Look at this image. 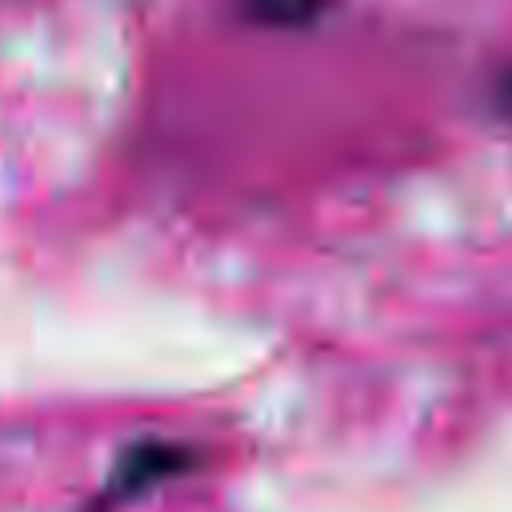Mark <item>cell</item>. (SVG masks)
I'll return each instance as SVG.
<instances>
[{
    "mask_svg": "<svg viewBox=\"0 0 512 512\" xmlns=\"http://www.w3.org/2000/svg\"><path fill=\"white\" fill-rule=\"evenodd\" d=\"M180 468H188V452L184 448H176V444H140V448H132L120 460L116 492L120 496L124 492H136V488H144V484H152L160 476H172Z\"/></svg>",
    "mask_w": 512,
    "mask_h": 512,
    "instance_id": "1",
    "label": "cell"
},
{
    "mask_svg": "<svg viewBox=\"0 0 512 512\" xmlns=\"http://www.w3.org/2000/svg\"><path fill=\"white\" fill-rule=\"evenodd\" d=\"M332 0H236V8L244 12V20L260 24V28H276V32H296V28H312L324 8Z\"/></svg>",
    "mask_w": 512,
    "mask_h": 512,
    "instance_id": "2",
    "label": "cell"
},
{
    "mask_svg": "<svg viewBox=\"0 0 512 512\" xmlns=\"http://www.w3.org/2000/svg\"><path fill=\"white\" fill-rule=\"evenodd\" d=\"M492 100H496V108L512 120V64L500 68V76H496V84H492Z\"/></svg>",
    "mask_w": 512,
    "mask_h": 512,
    "instance_id": "3",
    "label": "cell"
}]
</instances>
